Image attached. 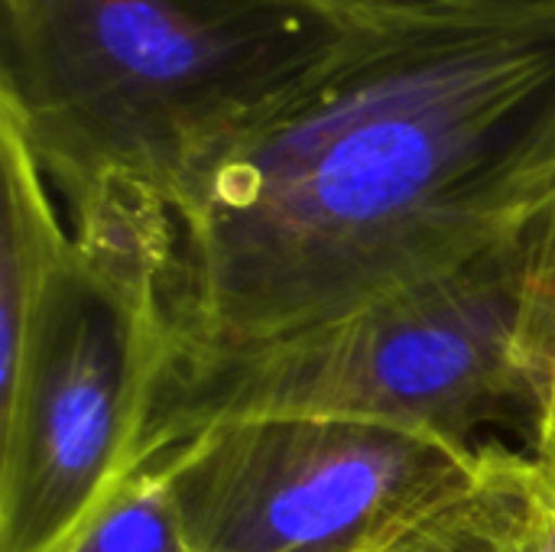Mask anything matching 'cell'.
<instances>
[{
    "instance_id": "obj_7",
    "label": "cell",
    "mask_w": 555,
    "mask_h": 552,
    "mask_svg": "<svg viewBox=\"0 0 555 552\" xmlns=\"http://www.w3.org/2000/svg\"><path fill=\"white\" fill-rule=\"evenodd\" d=\"M351 36L433 26H488L555 16V0H280Z\"/></svg>"
},
{
    "instance_id": "obj_4",
    "label": "cell",
    "mask_w": 555,
    "mask_h": 552,
    "mask_svg": "<svg viewBox=\"0 0 555 552\" xmlns=\"http://www.w3.org/2000/svg\"><path fill=\"white\" fill-rule=\"evenodd\" d=\"M172 215L107 195L72 221L20 374L0 387V552H62L127 478L169 361Z\"/></svg>"
},
{
    "instance_id": "obj_9",
    "label": "cell",
    "mask_w": 555,
    "mask_h": 552,
    "mask_svg": "<svg viewBox=\"0 0 555 552\" xmlns=\"http://www.w3.org/2000/svg\"><path fill=\"white\" fill-rule=\"evenodd\" d=\"M533 455L540 459V465H543V472H546V478H550V485H553L555 491V423L553 429H550V436H546V442Z\"/></svg>"
},
{
    "instance_id": "obj_8",
    "label": "cell",
    "mask_w": 555,
    "mask_h": 552,
    "mask_svg": "<svg viewBox=\"0 0 555 552\" xmlns=\"http://www.w3.org/2000/svg\"><path fill=\"white\" fill-rule=\"evenodd\" d=\"M62 552H192L166 478L153 468L127 475L88 527Z\"/></svg>"
},
{
    "instance_id": "obj_3",
    "label": "cell",
    "mask_w": 555,
    "mask_h": 552,
    "mask_svg": "<svg viewBox=\"0 0 555 552\" xmlns=\"http://www.w3.org/2000/svg\"><path fill=\"white\" fill-rule=\"evenodd\" d=\"M348 39L280 0H0V114L65 205L107 176L176 205Z\"/></svg>"
},
{
    "instance_id": "obj_2",
    "label": "cell",
    "mask_w": 555,
    "mask_h": 552,
    "mask_svg": "<svg viewBox=\"0 0 555 552\" xmlns=\"http://www.w3.org/2000/svg\"><path fill=\"white\" fill-rule=\"evenodd\" d=\"M260 416H358L537 452L555 423V192L465 260L338 319L166 361L130 472Z\"/></svg>"
},
{
    "instance_id": "obj_6",
    "label": "cell",
    "mask_w": 555,
    "mask_h": 552,
    "mask_svg": "<svg viewBox=\"0 0 555 552\" xmlns=\"http://www.w3.org/2000/svg\"><path fill=\"white\" fill-rule=\"evenodd\" d=\"M0 387H7L33 345L39 316L72 260V231L62 228L49 176L20 127L0 114Z\"/></svg>"
},
{
    "instance_id": "obj_1",
    "label": "cell",
    "mask_w": 555,
    "mask_h": 552,
    "mask_svg": "<svg viewBox=\"0 0 555 552\" xmlns=\"http://www.w3.org/2000/svg\"><path fill=\"white\" fill-rule=\"evenodd\" d=\"M555 192V16L351 36L172 205L169 358L338 319Z\"/></svg>"
},
{
    "instance_id": "obj_5",
    "label": "cell",
    "mask_w": 555,
    "mask_h": 552,
    "mask_svg": "<svg viewBox=\"0 0 555 552\" xmlns=\"http://www.w3.org/2000/svg\"><path fill=\"white\" fill-rule=\"evenodd\" d=\"M481 452L387 420L260 416L208 426L143 468L166 478L192 552H364Z\"/></svg>"
}]
</instances>
